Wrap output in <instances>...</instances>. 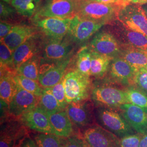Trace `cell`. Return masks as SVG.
<instances>
[{"label":"cell","mask_w":147,"mask_h":147,"mask_svg":"<svg viewBox=\"0 0 147 147\" xmlns=\"http://www.w3.org/2000/svg\"><path fill=\"white\" fill-rule=\"evenodd\" d=\"M140 147H147V134L142 135Z\"/></svg>","instance_id":"obj_43"},{"label":"cell","mask_w":147,"mask_h":147,"mask_svg":"<svg viewBox=\"0 0 147 147\" xmlns=\"http://www.w3.org/2000/svg\"><path fill=\"white\" fill-rule=\"evenodd\" d=\"M117 20L127 28L147 37V17L142 5H128L121 7Z\"/></svg>","instance_id":"obj_4"},{"label":"cell","mask_w":147,"mask_h":147,"mask_svg":"<svg viewBox=\"0 0 147 147\" xmlns=\"http://www.w3.org/2000/svg\"><path fill=\"white\" fill-rule=\"evenodd\" d=\"M142 5V8H143V10L144 11V12H145V14H146V15L147 16V3L146 4H144V5Z\"/></svg>","instance_id":"obj_44"},{"label":"cell","mask_w":147,"mask_h":147,"mask_svg":"<svg viewBox=\"0 0 147 147\" xmlns=\"http://www.w3.org/2000/svg\"><path fill=\"white\" fill-rule=\"evenodd\" d=\"M119 56L125 59L136 70L147 67V53L141 50L121 46Z\"/></svg>","instance_id":"obj_24"},{"label":"cell","mask_w":147,"mask_h":147,"mask_svg":"<svg viewBox=\"0 0 147 147\" xmlns=\"http://www.w3.org/2000/svg\"><path fill=\"white\" fill-rule=\"evenodd\" d=\"M24 124L41 133L55 134L47 113L38 105L20 118Z\"/></svg>","instance_id":"obj_14"},{"label":"cell","mask_w":147,"mask_h":147,"mask_svg":"<svg viewBox=\"0 0 147 147\" xmlns=\"http://www.w3.org/2000/svg\"><path fill=\"white\" fill-rule=\"evenodd\" d=\"M124 6L128 5H143L147 3V0H124Z\"/></svg>","instance_id":"obj_42"},{"label":"cell","mask_w":147,"mask_h":147,"mask_svg":"<svg viewBox=\"0 0 147 147\" xmlns=\"http://www.w3.org/2000/svg\"><path fill=\"white\" fill-rule=\"evenodd\" d=\"M104 25L75 15L71 19L69 34L74 42L79 44L84 43Z\"/></svg>","instance_id":"obj_10"},{"label":"cell","mask_w":147,"mask_h":147,"mask_svg":"<svg viewBox=\"0 0 147 147\" xmlns=\"http://www.w3.org/2000/svg\"><path fill=\"white\" fill-rule=\"evenodd\" d=\"M125 91L129 104L147 108V93L140 88L131 86Z\"/></svg>","instance_id":"obj_32"},{"label":"cell","mask_w":147,"mask_h":147,"mask_svg":"<svg viewBox=\"0 0 147 147\" xmlns=\"http://www.w3.org/2000/svg\"><path fill=\"white\" fill-rule=\"evenodd\" d=\"M71 51L72 47L63 39H50L44 46L42 57L47 61L58 62L67 59Z\"/></svg>","instance_id":"obj_18"},{"label":"cell","mask_w":147,"mask_h":147,"mask_svg":"<svg viewBox=\"0 0 147 147\" xmlns=\"http://www.w3.org/2000/svg\"><path fill=\"white\" fill-rule=\"evenodd\" d=\"M96 117L103 127L120 138L135 134L123 115L111 108H100L96 112Z\"/></svg>","instance_id":"obj_3"},{"label":"cell","mask_w":147,"mask_h":147,"mask_svg":"<svg viewBox=\"0 0 147 147\" xmlns=\"http://www.w3.org/2000/svg\"><path fill=\"white\" fill-rule=\"evenodd\" d=\"M121 114L138 134H147V108L141 107L131 104H126L119 107Z\"/></svg>","instance_id":"obj_15"},{"label":"cell","mask_w":147,"mask_h":147,"mask_svg":"<svg viewBox=\"0 0 147 147\" xmlns=\"http://www.w3.org/2000/svg\"><path fill=\"white\" fill-rule=\"evenodd\" d=\"M146 53H147V52H146Z\"/></svg>","instance_id":"obj_46"},{"label":"cell","mask_w":147,"mask_h":147,"mask_svg":"<svg viewBox=\"0 0 147 147\" xmlns=\"http://www.w3.org/2000/svg\"><path fill=\"white\" fill-rule=\"evenodd\" d=\"M82 137L89 147H120V138L99 125L85 129Z\"/></svg>","instance_id":"obj_8"},{"label":"cell","mask_w":147,"mask_h":147,"mask_svg":"<svg viewBox=\"0 0 147 147\" xmlns=\"http://www.w3.org/2000/svg\"><path fill=\"white\" fill-rule=\"evenodd\" d=\"M39 59L35 56L21 64L17 73L25 77L38 81L39 76Z\"/></svg>","instance_id":"obj_29"},{"label":"cell","mask_w":147,"mask_h":147,"mask_svg":"<svg viewBox=\"0 0 147 147\" xmlns=\"http://www.w3.org/2000/svg\"><path fill=\"white\" fill-rule=\"evenodd\" d=\"M89 49L100 55L114 58L119 56L121 45L112 33L102 31L95 35L90 43Z\"/></svg>","instance_id":"obj_12"},{"label":"cell","mask_w":147,"mask_h":147,"mask_svg":"<svg viewBox=\"0 0 147 147\" xmlns=\"http://www.w3.org/2000/svg\"><path fill=\"white\" fill-rule=\"evenodd\" d=\"M3 1L7 2V3H10V2H11V0H3Z\"/></svg>","instance_id":"obj_45"},{"label":"cell","mask_w":147,"mask_h":147,"mask_svg":"<svg viewBox=\"0 0 147 147\" xmlns=\"http://www.w3.org/2000/svg\"><path fill=\"white\" fill-rule=\"evenodd\" d=\"M110 68L111 77L115 81L127 86L135 84L137 70L122 57L117 56L113 58Z\"/></svg>","instance_id":"obj_16"},{"label":"cell","mask_w":147,"mask_h":147,"mask_svg":"<svg viewBox=\"0 0 147 147\" xmlns=\"http://www.w3.org/2000/svg\"><path fill=\"white\" fill-rule=\"evenodd\" d=\"M63 147H89L82 137L76 135L66 138Z\"/></svg>","instance_id":"obj_37"},{"label":"cell","mask_w":147,"mask_h":147,"mask_svg":"<svg viewBox=\"0 0 147 147\" xmlns=\"http://www.w3.org/2000/svg\"><path fill=\"white\" fill-rule=\"evenodd\" d=\"M76 70L80 73L90 76L91 50L87 47H84L78 54L76 59Z\"/></svg>","instance_id":"obj_31"},{"label":"cell","mask_w":147,"mask_h":147,"mask_svg":"<svg viewBox=\"0 0 147 147\" xmlns=\"http://www.w3.org/2000/svg\"><path fill=\"white\" fill-rule=\"evenodd\" d=\"M17 84L21 88L28 91V92L40 97L42 94L43 88L37 82V81L32 79H29L19 74H16L14 76Z\"/></svg>","instance_id":"obj_30"},{"label":"cell","mask_w":147,"mask_h":147,"mask_svg":"<svg viewBox=\"0 0 147 147\" xmlns=\"http://www.w3.org/2000/svg\"><path fill=\"white\" fill-rule=\"evenodd\" d=\"M40 48V42L36 34L18 47L13 52V64L16 70L21 64L37 56Z\"/></svg>","instance_id":"obj_19"},{"label":"cell","mask_w":147,"mask_h":147,"mask_svg":"<svg viewBox=\"0 0 147 147\" xmlns=\"http://www.w3.org/2000/svg\"><path fill=\"white\" fill-rule=\"evenodd\" d=\"M47 114L55 135L65 138L73 135V124L65 110Z\"/></svg>","instance_id":"obj_22"},{"label":"cell","mask_w":147,"mask_h":147,"mask_svg":"<svg viewBox=\"0 0 147 147\" xmlns=\"http://www.w3.org/2000/svg\"><path fill=\"white\" fill-rule=\"evenodd\" d=\"M39 98V97L28 92L18 85L16 94L8 106L9 116L20 118L24 114L38 106Z\"/></svg>","instance_id":"obj_13"},{"label":"cell","mask_w":147,"mask_h":147,"mask_svg":"<svg viewBox=\"0 0 147 147\" xmlns=\"http://www.w3.org/2000/svg\"><path fill=\"white\" fill-rule=\"evenodd\" d=\"M70 62L67 59L58 62L44 73L39 74L38 82L43 88H50L60 82L65 75L66 68Z\"/></svg>","instance_id":"obj_20"},{"label":"cell","mask_w":147,"mask_h":147,"mask_svg":"<svg viewBox=\"0 0 147 147\" xmlns=\"http://www.w3.org/2000/svg\"><path fill=\"white\" fill-rule=\"evenodd\" d=\"M14 27L11 24H9L5 21H1L0 23V38L1 41L3 40L11 31Z\"/></svg>","instance_id":"obj_39"},{"label":"cell","mask_w":147,"mask_h":147,"mask_svg":"<svg viewBox=\"0 0 147 147\" xmlns=\"http://www.w3.org/2000/svg\"><path fill=\"white\" fill-rule=\"evenodd\" d=\"M89 77L76 69L65 74L63 83L68 104L85 101L89 98L92 90Z\"/></svg>","instance_id":"obj_2"},{"label":"cell","mask_w":147,"mask_h":147,"mask_svg":"<svg viewBox=\"0 0 147 147\" xmlns=\"http://www.w3.org/2000/svg\"><path fill=\"white\" fill-rule=\"evenodd\" d=\"M11 117L1 125L0 147H20L28 137L27 127L20 118Z\"/></svg>","instance_id":"obj_5"},{"label":"cell","mask_w":147,"mask_h":147,"mask_svg":"<svg viewBox=\"0 0 147 147\" xmlns=\"http://www.w3.org/2000/svg\"><path fill=\"white\" fill-rule=\"evenodd\" d=\"M71 18H43L33 19L34 25L50 39L62 40L69 34Z\"/></svg>","instance_id":"obj_11"},{"label":"cell","mask_w":147,"mask_h":147,"mask_svg":"<svg viewBox=\"0 0 147 147\" xmlns=\"http://www.w3.org/2000/svg\"><path fill=\"white\" fill-rule=\"evenodd\" d=\"M16 73V70L9 69H1V101L7 106L11 103L18 86L14 78Z\"/></svg>","instance_id":"obj_21"},{"label":"cell","mask_w":147,"mask_h":147,"mask_svg":"<svg viewBox=\"0 0 147 147\" xmlns=\"http://www.w3.org/2000/svg\"><path fill=\"white\" fill-rule=\"evenodd\" d=\"M72 123L79 128H87L91 126L93 116L90 107L84 101L72 102L65 108Z\"/></svg>","instance_id":"obj_17"},{"label":"cell","mask_w":147,"mask_h":147,"mask_svg":"<svg viewBox=\"0 0 147 147\" xmlns=\"http://www.w3.org/2000/svg\"><path fill=\"white\" fill-rule=\"evenodd\" d=\"M76 0H49L39 7L33 19L71 18L75 16Z\"/></svg>","instance_id":"obj_6"},{"label":"cell","mask_w":147,"mask_h":147,"mask_svg":"<svg viewBox=\"0 0 147 147\" xmlns=\"http://www.w3.org/2000/svg\"><path fill=\"white\" fill-rule=\"evenodd\" d=\"M121 7L90 0H76L75 15L105 24L117 20Z\"/></svg>","instance_id":"obj_1"},{"label":"cell","mask_w":147,"mask_h":147,"mask_svg":"<svg viewBox=\"0 0 147 147\" xmlns=\"http://www.w3.org/2000/svg\"><path fill=\"white\" fill-rule=\"evenodd\" d=\"M65 139L55 134L40 132L33 140L38 147H63Z\"/></svg>","instance_id":"obj_28"},{"label":"cell","mask_w":147,"mask_h":147,"mask_svg":"<svg viewBox=\"0 0 147 147\" xmlns=\"http://www.w3.org/2000/svg\"><path fill=\"white\" fill-rule=\"evenodd\" d=\"M38 105L47 113L63 110L57 100L47 88H43L42 94L39 98Z\"/></svg>","instance_id":"obj_27"},{"label":"cell","mask_w":147,"mask_h":147,"mask_svg":"<svg viewBox=\"0 0 147 147\" xmlns=\"http://www.w3.org/2000/svg\"><path fill=\"white\" fill-rule=\"evenodd\" d=\"M93 1H96L105 4H109V5H117L120 7H123L124 6V0H90Z\"/></svg>","instance_id":"obj_40"},{"label":"cell","mask_w":147,"mask_h":147,"mask_svg":"<svg viewBox=\"0 0 147 147\" xmlns=\"http://www.w3.org/2000/svg\"><path fill=\"white\" fill-rule=\"evenodd\" d=\"M47 88L52 93L53 96L57 100L61 107L63 110H65L68 104L66 99L65 91L64 86L63 79L57 84L55 85L52 87Z\"/></svg>","instance_id":"obj_34"},{"label":"cell","mask_w":147,"mask_h":147,"mask_svg":"<svg viewBox=\"0 0 147 147\" xmlns=\"http://www.w3.org/2000/svg\"><path fill=\"white\" fill-rule=\"evenodd\" d=\"M110 24H112L111 28L113 32L112 33L118 39L121 46L132 47L145 53L147 52V36L127 28L120 21H113Z\"/></svg>","instance_id":"obj_9"},{"label":"cell","mask_w":147,"mask_h":147,"mask_svg":"<svg viewBox=\"0 0 147 147\" xmlns=\"http://www.w3.org/2000/svg\"><path fill=\"white\" fill-rule=\"evenodd\" d=\"M0 63L1 68L16 70L13 64V52L3 41H1L0 45Z\"/></svg>","instance_id":"obj_33"},{"label":"cell","mask_w":147,"mask_h":147,"mask_svg":"<svg viewBox=\"0 0 147 147\" xmlns=\"http://www.w3.org/2000/svg\"><path fill=\"white\" fill-rule=\"evenodd\" d=\"M36 34L34 28L27 25H16L2 41L14 52L27 39Z\"/></svg>","instance_id":"obj_23"},{"label":"cell","mask_w":147,"mask_h":147,"mask_svg":"<svg viewBox=\"0 0 147 147\" xmlns=\"http://www.w3.org/2000/svg\"><path fill=\"white\" fill-rule=\"evenodd\" d=\"M20 147H38L34 140L27 137L25 141L21 144Z\"/></svg>","instance_id":"obj_41"},{"label":"cell","mask_w":147,"mask_h":147,"mask_svg":"<svg viewBox=\"0 0 147 147\" xmlns=\"http://www.w3.org/2000/svg\"><path fill=\"white\" fill-rule=\"evenodd\" d=\"M40 0H11V5L21 16L31 18L39 8Z\"/></svg>","instance_id":"obj_26"},{"label":"cell","mask_w":147,"mask_h":147,"mask_svg":"<svg viewBox=\"0 0 147 147\" xmlns=\"http://www.w3.org/2000/svg\"><path fill=\"white\" fill-rule=\"evenodd\" d=\"M113 59L91 50L90 76L98 78L103 76L108 70Z\"/></svg>","instance_id":"obj_25"},{"label":"cell","mask_w":147,"mask_h":147,"mask_svg":"<svg viewBox=\"0 0 147 147\" xmlns=\"http://www.w3.org/2000/svg\"><path fill=\"white\" fill-rule=\"evenodd\" d=\"M16 10V9H15ZM15 10L9 5H7L5 2L1 1L0 3V14L1 19H7L13 16Z\"/></svg>","instance_id":"obj_38"},{"label":"cell","mask_w":147,"mask_h":147,"mask_svg":"<svg viewBox=\"0 0 147 147\" xmlns=\"http://www.w3.org/2000/svg\"><path fill=\"white\" fill-rule=\"evenodd\" d=\"M91 96L96 104L107 107H120L129 104L125 91L112 86L96 87L92 89Z\"/></svg>","instance_id":"obj_7"},{"label":"cell","mask_w":147,"mask_h":147,"mask_svg":"<svg viewBox=\"0 0 147 147\" xmlns=\"http://www.w3.org/2000/svg\"><path fill=\"white\" fill-rule=\"evenodd\" d=\"M142 134H132L121 138L120 147H140Z\"/></svg>","instance_id":"obj_35"},{"label":"cell","mask_w":147,"mask_h":147,"mask_svg":"<svg viewBox=\"0 0 147 147\" xmlns=\"http://www.w3.org/2000/svg\"><path fill=\"white\" fill-rule=\"evenodd\" d=\"M135 83L139 88L147 93V67L137 70Z\"/></svg>","instance_id":"obj_36"}]
</instances>
